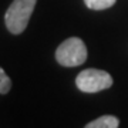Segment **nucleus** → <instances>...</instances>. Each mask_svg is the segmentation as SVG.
I'll return each instance as SVG.
<instances>
[{
  "label": "nucleus",
  "instance_id": "f257e3e1",
  "mask_svg": "<svg viewBox=\"0 0 128 128\" xmlns=\"http://www.w3.org/2000/svg\"><path fill=\"white\" fill-rule=\"evenodd\" d=\"M37 0H13L4 16L6 27L13 34H20L26 30Z\"/></svg>",
  "mask_w": 128,
  "mask_h": 128
},
{
  "label": "nucleus",
  "instance_id": "f03ea898",
  "mask_svg": "<svg viewBox=\"0 0 128 128\" xmlns=\"http://www.w3.org/2000/svg\"><path fill=\"white\" fill-rule=\"evenodd\" d=\"M56 60L64 67L81 66L87 60V47L81 38H67L60 44L56 51Z\"/></svg>",
  "mask_w": 128,
  "mask_h": 128
},
{
  "label": "nucleus",
  "instance_id": "7ed1b4c3",
  "mask_svg": "<svg viewBox=\"0 0 128 128\" xmlns=\"http://www.w3.org/2000/svg\"><path fill=\"white\" fill-rule=\"evenodd\" d=\"M76 84L84 92H98L112 86V77L104 70L87 68L77 76Z\"/></svg>",
  "mask_w": 128,
  "mask_h": 128
},
{
  "label": "nucleus",
  "instance_id": "20e7f679",
  "mask_svg": "<svg viewBox=\"0 0 128 128\" xmlns=\"http://www.w3.org/2000/svg\"><path fill=\"white\" fill-rule=\"evenodd\" d=\"M120 125V121L114 115H102L100 118L88 122L86 128H117Z\"/></svg>",
  "mask_w": 128,
  "mask_h": 128
},
{
  "label": "nucleus",
  "instance_id": "39448f33",
  "mask_svg": "<svg viewBox=\"0 0 128 128\" xmlns=\"http://www.w3.org/2000/svg\"><path fill=\"white\" fill-rule=\"evenodd\" d=\"M117 0H84V3L87 6L88 9L92 10H104L108 9L111 6L114 4Z\"/></svg>",
  "mask_w": 128,
  "mask_h": 128
},
{
  "label": "nucleus",
  "instance_id": "423d86ee",
  "mask_svg": "<svg viewBox=\"0 0 128 128\" xmlns=\"http://www.w3.org/2000/svg\"><path fill=\"white\" fill-rule=\"evenodd\" d=\"M12 88L10 77L4 73V70L0 67V94H7Z\"/></svg>",
  "mask_w": 128,
  "mask_h": 128
}]
</instances>
